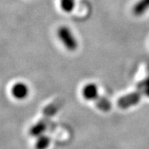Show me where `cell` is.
<instances>
[{"mask_svg":"<svg viewBox=\"0 0 149 149\" xmlns=\"http://www.w3.org/2000/svg\"><path fill=\"white\" fill-rule=\"evenodd\" d=\"M57 36L64 48L68 51L74 52L77 49L79 42L70 27L64 25L59 26L57 30Z\"/></svg>","mask_w":149,"mask_h":149,"instance_id":"1","label":"cell"},{"mask_svg":"<svg viewBox=\"0 0 149 149\" xmlns=\"http://www.w3.org/2000/svg\"><path fill=\"white\" fill-rule=\"evenodd\" d=\"M142 95L138 90L136 92L129 93L120 98L117 102V104L122 109H128L138 104L141 101Z\"/></svg>","mask_w":149,"mask_h":149,"instance_id":"2","label":"cell"},{"mask_svg":"<svg viewBox=\"0 0 149 149\" xmlns=\"http://www.w3.org/2000/svg\"><path fill=\"white\" fill-rule=\"evenodd\" d=\"M29 92H30V89H29L28 86L25 84L24 83H21V82L14 84L13 86L11 87V95H13L14 98L17 100L25 99L28 96Z\"/></svg>","mask_w":149,"mask_h":149,"instance_id":"3","label":"cell"},{"mask_svg":"<svg viewBox=\"0 0 149 149\" xmlns=\"http://www.w3.org/2000/svg\"><path fill=\"white\" fill-rule=\"evenodd\" d=\"M82 95L86 101L96 100L99 95L98 86L93 83H87L82 89Z\"/></svg>","mask_w":149,"mask_h":149,"instance_id":"4","label":"cell"},{"mask_svg":"<svg viewBox=\"0 0 149 149\" xmlns=\"http://www.w3.org/2000/svg\"><path fill=\"white\" fill-rule=\"evenodd\" d=\"M149 10V0H139L132 8V12L136 16H141Z\"/></svg>","mask_w":149,"mask_h":149,"instance_id":"5","label":"cell"},{"mask_svg":"<svg viewBox=\"0 0 149 149\" xmlns=\"http://www.w3.org/2000/svg\"><path fill=\"white\" fill-rule=\"evenodd\" d=\"M46 130V124L43 122H38L34 124L30 130V134L33 137H39V136L44 135V132Z\"/></svg>","mask_w":149,"mask_h":149,"instance_id":"6","label":"cell"},{"mask_svg":"<svg viewBox=\"0 0 149 149\" xmlns=\"http://www.w3.org/2000/svg\"><path fill=\"white\" fill-rule=\"evenodd\" d=\"M51 143V139L48 136L42 135L36 138V143H35V148L36 149H47Z\"/></svg>","mask_w":149,"mask_h":149,"instance_id":"7","label":"cell"},{"mask_svg":"<svg viewBox=\"0 0 149 149\" xmlns=\"http://www.w3.org/2000/svg\"><path fill=\"white\" fill-rule=\"evenodd\" d=\"M137 90L142 95L149 98V77L145 78L137 86Z\"/></svg>","mask_w":149,"mask_h":149,"instance_id":"8","label":"cell"},{"mask_svg":"<svg viewBox=\"0 0 149 149\" xmlns=\"http://www.w3.org/2000/svg\"><path fill=\"white\" fill-rule=\"evenodd\" d=\"M60 6L65 12H71L75 8V0H61Z\"/></svg>","mask_w":149,"mask_h":149,"instance_id":"9","label":"cell"},{"mask_svg":"<svg viewBox=\"0 0 149 149\" xmlns=\"http://www.w3.org/2000/svg\"><path fill=\"white\" fill-rule=\"evenodd\" d=\"M97 107L102 111H107L111 108V103L108 100H107L105 98H103L101 102H98Z\"/></svg>","mask_w":149,"mask_h":149,"instance_id":"10","label":"cell"}]
</instances>
